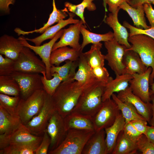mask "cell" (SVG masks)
Returning a JSON list of instances; mask_svg holds the SVG:
<instances>
[{"instance_id":"1","label":"cell","mask_w":154,"mask_h":154,"mask_svg":"<svg viewBox=\"0 0 154 154\" xmlns=\"http://www.w3.org/2000/svg\"><path fill=\"white\" fill-rule=\"evenodd\" d=\"M86 88L75 80L62 82L52 96L56 111L64 118L70 114Z\"/></svg>"},{"instance_id":"2","label":"cell","mask_w":154,"mask_h":154,"mask_svg":"<svg viewBox=\"0 0 154 154\" xmlns=\"http://www.w3.org/2000/svg\"><path fill=\"white\" fill-rule=\"evenodd\" d=\"M105 86L97 82L85 88L72 112L92 118L102 105Z\"/></svg>"},{"instance_id":"3","label":"cell","mask_w":154,"mask_h":154,"mask_svg":"<svg viewBox=\"0 0 154 154\" xmlns=\"http://www.w3.org/2000/svg\"><path fill=\"white\" fill-rule=\"evenodd\" d=\"M95 131L70 129L56 148L49 152L50 154H82L84 147Z\"/></svg>"},{"instance_id":"4","label":"cell","mask_w":154,"mask_h":154,"mask_svg":"<svg viewBox=\"0 0 154 154\" xmlns=\"http://www.w3.org/2000/svg\"><path fill=\"white\" fill-rule=\"evenodd\" d=\"M46 94L43 88L37 90L26 99L21 98L17 114L22 123L25 125L40 112L44 103Z\"/></svg>"},{"instance_id":"5","label":"cell","mask_w":154,"mask_h":154,"mask_svg":"<svg viewBox=\"0 0 154 154\" xmlns=\"http://www.w3.org/2000/svg\"><path fill=\"white\" fill-rule=\"evenodd\" d=\"M128 41L131 47L126 50H131L137 53L142 61L147 67L154 70V40L142 34L129 36Z\"/></svg>"},{"instance_id":"6","label":"cell","mask_w":154,"mask_h":154,"mask_svg":"<svg viewBox=\"0 0 154 154\" xmlns=\"http://www.w3.org/2000/svg\"><path fill=\"white\" fill-rule=\"evenodd\" d=\"M56 110L52 96L46 92L41 110L25 125L33 135L38 136L43 133L50 117Z\"/></svg>"},{"instance_id":"7","label":"cell","mask_w":154,"mask_h":154,"mask_svg":"<svg viewBox=\"0 0 154 154\" xmlns=\"http://www.w3.org/2000/svg\"><path fill=\"white\" fill-rule=\"evenodd\" d=\"M120 112L112 98L103 101L100 109L92 117L95 131L105 129L112 125Z\"/></svg>"},{"instance_id":"8","label":"cell","mask_w":154,"mask_h":154,"mask_svg":"<svg viewBox=\"0 0 154 154\" xmlns=\"http://www.w3.org/2000/svg\"><path fill=\"white\" fill-rule=\"evenodd\" d=\"M42 137L31 133L25 125L21 123L9 134H0V149L12 145L40 143Z\"/></svg>"},{"instance_id":"9","label":"cell","mask_w":154,"mask_h":154,"mask_svg":"<svg viewBox=\"0 0 154 154\" xmlns=\"http://www.w3.org/2000/svg\"><path fill=\"white\" fill-rule=\"evenodd\" d=\"M15 71L37 73L46 72L44 63L29 48L24 46L15 60Z\"/></svg>"},{"instance_id":"10","label":"cell","mask_w":154,"mask_h":154,"mask_svg":"<svg viewBox=\"0 0 154 154\" xmlns=\"http://www.w3.org/2000/svg\"><path fill=\"white\" fill-rule=\"evenodd\" d=\"M11 76L19 84L20 97L23 99H26L37 90L43 88L42 76L40 73L15 71Z\"/></svg>"},{"instance_id":"11","label":"cell","mask_w":154,"mask_h":154,"mask_svg":"<svg viewBox=\"0 0 154 154\" xmlns=\"http://www.w3.org/2000/svg\"><path fill=\"white\" fill-rule=\"evenodd\" d=\"M104 45L107 52L105 55V60L107 61L108 66L115 74H124L123 60L127 48L119 43L114 38L111 40L104 42Z\"/></svg>"},{"instance_id":"12","label":"cell","mask_w":154,"mask_h":154,"mask_svg":"<svg viewBox=\"0 0 154 154\" xmlns=\"http://www.w3.org/2000/svg\"><path fill=\"white\" fill-rule=\"evenodd\" d=\"M46 130L50 139V151L54 149L61 144L67 132L64 118L56 111L50 117Z\"/></svg>"},{"instance_id":"13","label":"cell","mask_w":154,"mask_h":154,"mask_svg":"<svg viewBox=\"0 0 154 154\" xmlns=\"http://www.w3.org/2000/svg\"><path fill=\"white\" fill-rule=\"evenodd\" d=\"M63 31V29H62L49 42L39 46L31 45L23 37L21 36L19 38L24 46L29 48L40 57L45 64L46 70V76L48 79H50L52 77L50 71L51 66L50 62V58L52 48L56 41L61 36Z\"/></svg>"},{"instance_id":"14","label":"cell","mask_w":154,"mask_h":154,"mask_svg":"<svg viewBox=\"0 0 154 154\" xmlns=\"http://www.w3.org/2000/svg\"><path fill=\"white\" fill-rule=\"evenodd\" d=\"M152 70V68L149 67L143 73L133 74L129 82L133 93L147 103H151L149 84Z\"/></svg>"},{"instance_id":"15","label":"cell","mask_w":154,"mask_h":154,"mask_svg":"<svg viewBox=\"0 0 154 154\" xmlns=\"http://www.w3.org/2000/svg\"><path fill=\"white\" fill-rule=\"evenodd\" d=\"M83 24V22L81 20L78 23L71 25L68 28L63 29V34L60 40L55 43L52 51L59 48L67 46L77 50L82 51L79 41L80 28Z\"/></svg>"},{"instance_id":"16","label":"cell","mask_w":154,"mask_h":154,"mask_svg":"<svg viewBox=\"0 0 154 154\" xmlns=\"http://www.w3.org/2000/svg\"><path fill=\"white\" fill-rule=\"evenodd\" d=\"M117 98L123 102L132 104L138 113L149 123L152 115V104L143 101L139 97L134 94L129 86L126 89L117 93Z\"/></svg>"},{"instance_id":"17","label":"cell","mask_w":154,"mask_h":154,"mask_svg":"<svg viewBox=\"0 0 154 154\" xmlns=\"http://www.w3.org/2000/svg\"><path fill=\"white\" fill-rule=\"evenodd\" d=\"M120 9L110 13L108 16L104 17V21L112 29L114 38L120 44L124 45L127 48H129L131 46L128 41L129 34L126 27L119 23L118 19V14Z\"/></svg>"},{"instance_id":"18","label":"cell","mask_w":154,"mask_h":154,"mask_svg":"<svg viewBox=\"0 0 154 154\" xmlns=\"http://www.w3.org/2000/svg\"><path fill=\"white\" fill-rule=\"evenodd\" d=\"M104 129L95 132L85 144L82 154H108Z\"/></svg>"},{"instance_id":"19","label":"cell","mask_w":154,"mask_h":154,"mask_svg":"<svg viewBox=\"0 0 154 154\" xmlns=\"http://www.w3.org/2000/svg\"><path fill=\"white\" fill-rule=\"evenodd\" d=\"M65 9L69 15V17L68 19L62 20L56 25L49 27L39 36L31 39L25 37V39L33 43L36 46H39L44 41L52 39L59 31L66 26L70 24H75L79 21V20L74 18L75 15L74 13L69 12L66 8Z\"/></svg>"},{"instance_id":"20","label":"cell","mask_w":154,"mask_h":154,"mask_svg":"<svg viewBox=\"0 0 154 154\" xmlns=\"http://www.w3.org/2000/svg\"><path fill=\"white\" fill-rule=\"evenodd\" d=\"M24 46L19 38L4 35L0 38V53L15 60Z\"/></svg>"},{"instance_id":"21","label":"cell","mask_w":154,"mask_h":154,"mask_svg":"<svg viewBox=\"0 0 154 154\" xmlns=\"http://www.w3.org/2000/svg\"><path fill=\"white\" fill-rule=\"evenodd\" d=\"M82 52L78 59V70L73 79L77 81L81 86L86 88L98 82L96 79L92 68L88 64Z\"/></svg>"},{"instance_id":"22","label":"cell","mask_w":154,"mask_h":154,"mask_svg":"<svg viewBox=\"0 0 154 154\" xmlns=\"http://www.w3.org/2000/svg\"><path fill=\"white\" fill-rule=\"evenodd\" d=\"M124 74L133 75L144 73L148 68L144 64L139 54L131 50H126L123 56Z\"/></svg>"},{"instance_id":"23","label":"cell","mask_w":154,"mask_h":154,"mask_svg":"<svg viewBox=\"0 0 154 154\" xmlns=\"http://www.w3.org/2000/svg\"><path fill=\"white\" fill-rule=\"evenodd\" d=\"M116 76L114 79H113L105 86L102 97L103 102L111 98L114 93H118L126 89L133 77V75L128 74H116Z\"/></svg>"},{"instance_id":"24","label":"cell","mask_w":154,"mask_h":154,"mask_svg":"<svg viewBox=\"0 0 154 154\" xmlns=\"http://www.w3.org/2000/svg\"><path fill=\"white\" fill-rule=\"evenodd\" d=\"M66 130L70 129L95 131L92 118L72 112L64 118Z\"/></svg>"},{"instance_id":"25","label":"cell","mask_w":154,"mask_h":154,"mask_svg":"<svg viewBox=\"0 0 154 154\" xmlns=\"http://www.w3.org/2000/svg\"><path fill=\"white\" fill-rule=\"evenodd\" d=\"M82 51L78 50L67 46L59 48L52 51L50 58L51 65L59 66L64 61L72 62L78 60Z\"/></svg>"},{"instance_id":"26","label":"cell","mask_w":154,"mask_h":154,"mask_svg":"<svg viewBox=\"0 0 154 154\" xmlns=\"http://www.w3.org/2000/svg\"><path fill=\"white\" fill-rule=\"evenodd\" d=\"M125 123V119L121 112L113 124L104 129L108 154H112L117 138L120 132L123 130Z\"/></svg>"},{"instance_id":"27","label":"cell","mask_w":154,"mask_h":154,"mask_svg":"<svg viewBox=\"0 0 154 154\" xmlns=\"http://www.w3.org/2000/svg\"><path fill=\"white\" fill-rule=\"evenodd\" d=\"M52 12L50 15L48 21L42 27L38 29L29 31H26L22 30L20 28H16L15 29V31L18 35H28L34 33H42L52 25L55 23H58L67 16L68 15L65 9L63 10H60L57 8L55 0H52Z\"/></svg>"},{"instance_id":"28","label":"cell","mask_w":154,"mask_h":154,"mask_svg":"<svg viewBox=\"0 0 154 154\" xmlns=\"http://www.w3.org/2000/svg\"><path fill=\"white\" fill-rule=\"evenodd\" d=\"M119 8L127 13L132 19L135 27L142 29H147L151 27L146 23L143 5L134 8L127 2H125L120 5Z\"/></svg>"},{"instance_id":"29","label":"cell","mask_w":154,"mask_h":154,"mask_svg":"<svg viewBox=\"0 0 154 154\" xmlns=\"http://www.w3.org/2000/svg\"><path fill=\"white\" fill-rule=\"evenodd\" d=\"M19 117L12 115L0 106V134H9L21 123Z\"/></svg>"},{"instance_id":"30","label":"cell","mask_w":154,"mask_h":154,"mask_svg":"<svg viewBox=\"0 0 154 154\" xmlns=\"http://www.w3.org/2000/svg\"><path fill=\"white\" fill-rule=\"evenodd\" d=\"M111 98L117 104L125 119V123L133 120H139L147 123L146 120L138 113L131 104L122 102L114 93L112 95Z\"/></svg>"},{"instance_id":"31","label":"cell","mask_w":154,"mask_h":154,"mask_svg":"<svg viewBox=\"0 0 154 154\" xmlns=\"http://www.w3.org/2000/svg\"><path fill=\"white\" fill-rule=\"evenodd\" d=\"M102 44L100 42L93 44L90 50L82 54L88 64L92 68L104 66L105 55L101 52Z\"/></svg>"},{"instance_id":"32","label":"cell","mask_w":154,"mask_h":154,"mask_svg":"<svg viewBox=\"0 0 154 154\" xmlns=\"http://www.w3.org/2000/svg\"><path fill=\"white\" fill-rule=\"evenodd\" d=\"M78 60L75 61L66 60L65 63L61 66L51 65L50 69L51 74L56 72L62 79V82L74 81L73 78L76 73V69L78 66Z\"/></svg>"},{"instance_id":"33","label":"cell","mask_w":154,"mask_h":154,"mask_svg":"<svg viewBox=\"0 0 154 154\" xmlns=\"http://www.w3.org/2000/svg\"><path fill=\"white\" fill-rule=\"evenodd\" d=\"M137 150L136 143L128 138L122 130L118 135L112 154H133Z\"/></svg>"},{"instance_id":"34","label":"cell","mask_w":154,"mask_h":154,"mask_svg":"<svg viewBox=\"0 0 154 154\" xmlns=\"http://www.w3.org/2000/svg\"><path fill=\"white\" fill-rule=\"evenodd\" d=\"M80 32L83 37V41L81 44L82 51L84 47L90 43L96 44L101 41L104 42L112 40L114 37L113 32L109 31L103 34H98L90 32L86 29L85 25H82L80 28Z\"/></svg>"},{"instance_id":"35","label":"cell","mask_w":154,"mask_h":154,"mask_svg":"<svg viewBox=\"0 0 154 154\" xmlns=\"http://www.w3.org/2000/svg\"><path fill=\"white\" fill-rule=\"evenodd\" d=\"M0 93L11 96H20L18 82L11 76H0Z\"/></svg>"},{"instance_id":"36","label":"cell","mask_w":154,"mask_h":154,"mask_svg":"<svg viewBox=\"0 0 154 154\" xmlns=\"http://www.w3.org/2000/svg\"><path fill=\"white\" fill-rule=\"evenodd\" d=\"M95 0H83L82 2L78 5H74L66 2L64 5L68 11L74 13L78 16L85 25L86 22L84 16V12L86 8L89 11H92L96 9V7L93 1Z\"/></svg>"},{"instance_id":"37","label":"cell","mask_w":154,"mask_h":154,"mask_svg":"<svg viewBox=\"0 0 154 154\" xmlns=\"http://www.w3.org/2000/svg\"><path fill=\"white\" fill-rule=\"evenodd\" d=\"M40 143L10 145L0 150V154H34Z\"/></svg>"},{"instance_id":"38","label":"cell","mask_w":154,"mask_h":154,"mask_svg":"<svg viewBox=\"0 0 154 154\" xmlns=\"http://www.w3.org/2000/svg\"><path fill=\"white\" fill-rule=\"evenodd\" d=\"M42 74L41 80L43 88L47 93L52 96L63 81L62 79L56 72L51 74L52 77L50 79L47 78L46 72H44Z\"/></svg>"},{"instance_id":"39","label":"cell","mask_w":154,"mask_h":154,"mask_svg":"<svg viewBox=\"0 0 154 154\" xmlns=\"http://www.w3.org/2000/svg\"><path fill=\"white\" fill-rule=\"evenodd\" d=\"M21 98L20 96H13L0 93V106L10 114L18 116L17 110Z\"/></svg>"},{"instance_id":"40","label":"cell","mask_w":154,"mask_h":154,"mask_svg":"<svg viewBox=\"0 0 154 154\" xmlns=\"http://www.w3.org/2000/svg\"><path fill=\"white\" fill-rule=\"evenodd\" d=\"M15 70V60L0 54V76H11Z\"/></svg>"},{"instance_id":"41","label":"cell","mask_w":154,"mask_h":154,"mask_svg":"<svg viewBox=\"0 0 154 154\" xmlns=\"http://www.w3.org/2000/svg\"><path fill=\"white\" fill-rule=\"evenodd\" d=\"M92 70L97 81L104 85L113 79L112 77L110 76L109 72L104 66L92 68Z\"/></svg>"},{"instance_id":"42","label":"cell","mask_w":154,"mask_h":154,"mask_svg":"<svg viewBox=\"0 0 154 154\" xmlns=\"http://www.w3.org/2000/svg\"><path fill=\"white\" fill-rule=\"evenodd\" d=\"M138 150L142 154H154V144L142 134L136 143Z\"/></svg>"},{"instance_id":"43","label":"cell","mask_w":154,"mask_h":154,"mask_svg":"<svg viewBox=\"0 0 154 154\" xmlns=\"http://www.w3.org/2000/svg\"><path fill=\"white\" fill-rule=\"evenodd\" d=\"M123 25L124 26L129 30V36L138 34H142L148 36L154 40V27H151L146 29H140L132 26L126 21L123 22Z\"/></svg>"},{"instance_id":"44","label":"cell","mask_w":154,"mask_h":154,"mask_svg":"<svg viewBox=\"0 0 154 154\" xmlns=\"http://www.w3.org/2000/svg\"><path fill=\"white\" fill-rule=\"evenodd\" d=\"M123 131L128 138L136 143L142 134L136 129L130 121L125 123Z\"/></svg>"},{"instance_id":"45","label":"cell","mask_w":154,"mask_h":154,"mask_svg":"<svg viewBox=\"0 0 154 154\" xmlns=\"http://www.w3.org/2000/svg\"><path fill=\"white\" fill-rule=\"evenodd\" d=\"M42 141L36 149L35 154H46L51 144L50 136L45 130L44 131Z\"/></svg>"},{"instance_id":"46","label":"cell","mask_w":154,"mask_h":154,"mask_svg":"<svg viewBox=\"0 0 154 154\" xmlns=\"http://www.w3.org/2000/svg\"><path fill=\"white\" fill-rule=\"evenodd\" d=\"M145 13L150 26L154 28V9L151 4L146 3L143 5Z\"/></svg>"},{"instance_id":"47","label":"cell","mask_w":154,"mask_h":154,"mask_svg":"<svg viewBox=\"0 0 154 154\" xmlns=\"http://www.w3.org/2000/svg\"><path fill=\"white\" fill-rule=\"evenodd\" d=\"M131 0H106V3L108 6V10L111 13L116 12L120 9L119 7L123 2L127 3Z\"/></svg>"},{"instance_id":"48","label":"cell","mask_w":154,"mask_h":154,"mask_svg":"<svg viewBox=\"0 0 154 154\" xmlns=\"http://www.w3.org/2000/svg\"><path fill=\"white\" fill-rule=\"evenodd\" d=\"M130 122L138 131L142 134H145L148 126L147 123L139 120H133Z\"/></svg>"},{"instance_id":"49","label":"cell","mask_w":154,"mask_h":154,"mask_svg":"<svg viewBox=\"0 0 154 154\" xmlns=\"http://www.w3.org/2000/svg\"><path fill=\"white\" fill-rule=\"evenodd\" d=\"M16 0H0V10L5 13H10L9 6L14 4Z\"/></svg>"},{"instance_id":"50","label":"cell","mask_w":154,"mask_h":154,"mask_svg":"<svg viewBox=\"0 0 154 154\" xmlns=\"http://www.w3.org/2000/svg\"><path fill=\"white\" fill-rule=\"evenodd\" d=\"M128 3L132 7L136 8L146 3L154 5V0H131Z\"/></svg>"},{"instance_id":"51","label":"cell","mask_w":154,"mask_h":154,"mask_svg":"<svg viewBox=\"0 0 154 154\" xmlns=\"http://www.w3.org/2000/svg\"><path fill=\"white\" fill-rule=\"evenodd\" d=\"M145 135L149 141L154 144V127L151 126H148Z\"/></svg>"},{"instance_id":"52","label":"cell","mask_w":154,"mask_h":154,"mask_svg":"<svg viewBox=\"0 0 154 154\" xmlns=\"http://www.w3.org/2000/svg\"><path fill=\"white\" fill-rule=\"evenodd\" d=\"M150 96L152 104V115L149 123L151 126L154 127V94Z\"/></svg>"},{"instance_id":"53","label":"cell","mask_w":154,"mask_h":154,"mask_svg":"<svg viewBox=\"0 0 154 154\" xmlns=\"http://www.w3.org/2000/svg\"><path fill=\"white\" fill-rule=\"evenodd\" d=\"M154 81V70L152 71L150 75V80H149V83L150 84H151Z\"/></svg>"},{"instance_id":"54","label":"cell","mask_w":154,"mask_h":154,"mask_svg":"<svg viewBox=\"0 0 154 154\" xmlns=\"http://www.w3.org/2000/svg\"><path fill=\"white\" fill-rule=\"evenodd\" d=\"M151 89L150 90V96L154 94V81L151 84Z\"/></svg>"},{"instance_id":"55","label":"cell","mask_w":154,"mask_h":154,"mask_svg":"<svg viewBox=\"0 0 154 154\" xmlns=\"http://www.w3.org/2000/svg\"><path fill=\"white\" fill-rule=\"evenodd\" d=\"M103 4L105 9V10L106 12L108 11V10L107 7V4L106 3V0H103Z\"/></svg>"}]
</instances>
